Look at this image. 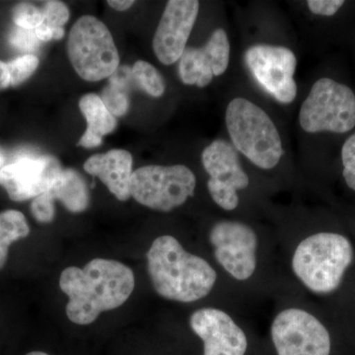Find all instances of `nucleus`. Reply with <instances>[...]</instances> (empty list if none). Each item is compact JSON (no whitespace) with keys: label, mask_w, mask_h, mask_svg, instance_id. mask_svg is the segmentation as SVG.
Instances as JSON below:
<instances>
[{"label":"nucleus","mask_w":355,"mask_h":355,"mask_svg":"<svg viewBox=\"0 0 355 355\" xmlns=\"http://www.w3.org/2000/svg\"><path fill=\"white\" fill-rule=\"evenodd\" d=\"M230 44L221 28L212 33L202 48L189 46L179 60V76L186 85L205 88L214 76H222L227 69Z\"/></svg>","instance_id":"nucleus-15"},{"label":"nucleus","mask_w":355,"mask_h":355,"mask_svg":"<svg viewBox=\"0 0 355 355\" xmlns=\"http://www.w3.org/2000/svg\"><path fill=\"white\" fill-rule=\"evenodd\" d=\"M209 240L219 265L237 280L249 279L257 268L258 237L241 222L220 221L211 228Z\"/></svg>","instance_id":"nucleus-11"},{"label":"nucleus","mask_w":355,"mask_h":355,"mask_svg":"<svg viewBox=\"0 0 355 355\" xmlns=\"http://www.w3.org/2000/svg\"><path fill=\"white\" fill-rule=\"evenodd\" d=\"M40 64V60L32 53L14 58L7 62L10 73L11 86L17 87L30 78L35 73Z\"/></svg>","instance_id":"nucleus-22"},{"label":"nucleus","mask_w":355,"mask_h":355,"mask_svg":"<svg viewBox=\"0 0 355 355\" xmlns=\"http://www.w3.org/2000/svg\"><path fill=\"white\" fill-rule=\"evenodd\" d=\"M109 78V84L102 92V101L114 116H123L130 108L128 81L121 80L113 76Z\"/></svg>","instance_id":"nucleus-21"},{"label":"nucleus","mask_w":355,"mask_h":355,"mask_svg":"<svg viewBox=\"0 0 355 355\" xmlns=\"http://www.w3.org/2000/svg\"><path fill=\"white\" fill-rule=\"evenodd\" d=\"M2 163H3V159H2L1 155H0V169H1Z\"/></svg>","instance_id":"nucleus-33"},{"label":"nucleus","mask_w":355,"mask_h":355,"mask_svg":"<svg viewBox=\"0 0 355 355\" xmlns=\"http://www.w3.org/2000/svg\"><path fill=\"white\" fill-rule=\"evenodd\" d=\"M29 234V223L22 212L15 209L0 212V270L6 265L11 245Z\"/></svg>","instance_id":"nucleus-19"},{"label":"nucleus","mask_w":355,"mask_h":355,"mask_svg":"<svg viewBox=\"0 0 355 355\" xmlns=\"http://www.w3.org/2000/svg\"><path fill=\"white\" fill-rule=\"evenodd\" d=\"M44 23L51 28H64L69 19V9L64 2L51 0L43 7Z\"/></svg>","instance_id":"nucleus-24"},{"label":"nucleus","mask_w":355,"mask_h":355,"mask_svg":"<svg viewBox=\"0 0 355 355\" xmlns=\"http://www.w3.org/2000/svg\"><path fill=\"white\" fill-rule=\"evenodd\" d=\"M26 355H50V354H46V352H29V354H27Z\"/></svg>","instance_id":"nucleus-32"},{"label":"nucleus","mask_w":355,"mask_h":355,"mask_svg":"<svg viewBox=\"0 0 355 355\" xmlns=\"http://www.w3.org/2000/svg\"><path fill=\"white\" fill-rule=\"evenodd\" d=\"M79 109L87 123L78 146L84 148H94L101 146L103 137L116 130V119L110 113L101 97L94 93L84 95L79 101Z\"/></svg>","instance_id":"nucleus-17"},{"label":"nucleus","mask_w":355,"mask_h":355,"mask_svg":"<svg viewBox=\"0 0 355 355\" xmlns=\"http://www.w3.org/2000/svg\"><path fill=\"white\" fill-rule=\"evenodd\" d=\"M202 162L209 175L207 182L210 197L221 209L233 210L239 205L237 191L249 186L237 149L230 142L216 139L203 150Z\"/></svg>","instance_id":"nucleus-10"},{"label":"nucleus","mask_w":355,"mask_h":355,"mask_svg":"<svg viewBox=\"0 0 355 355\" xmlns=\"http://www.w3.org/2000/svg\"><path fill=\"white\" fill-rule=\"evenodd\" d=\"M55 203L46 191L35 198L30 205L33 217L40 223H51L55 217Z\"/></svg>","instance_id":"nucleus-25"},{"label":"nucleus","mask_w":355,"mask_h":355,"mask_svg":"<svg viewBox=\"0 0 355 355\" xmlns=\"http://www.w3.org/2000/svg\"><path fill=\"white\" fill-rule=\"evenodd\" d=\"M12 19L16 26L20 29L36 30L40 25L43 24V10L34 4L22 2L13 7Z\"/></svg>","instance_id":"nucleus-23"},{"label":"nucleus","mask_w":355,"mask_h":355,"mask_svg":"<svg viewBox=\"0 0 355 355\" xmlns=\"http://www.w3.org/2000/svg\"><path fill=\"white\" fill-rule=\"evenodd\" d=\"M147 268L161 297L191 303L209 295L217 279L216 270L200 257L187 252L176 238L163 235L147 252Z\"/></svg>","instance_id":"nucleus-2"},{"label":"nucleus","mask_w":355,"mask_h":355,"mask_svg":"<svg viewBox=\"0 0 355 355\" xmlns=\"http://www.w3.org/2000/svg\"><path fill=\"white\" fill-rule=\"evenodd\" d=\"M53 200H60L72 214L85 211L90 205L87 183L74 169H62L57 181L46 191Z\"/></svg>","instance_id":"nucleus-18"},{"label":"nucleus","mask_w":355,"mask_h":355,"mask_svg":"<svg viewBox=\"0 0 355 355\" xmlns=\"http://www.w3.org/2000/svg\"><path fill=\"white\" fill-rule=\"evenodd\" d=\"M245 62L263 90L282 104H291L297 95L293 76L297 58L282 46L254 44L245 53Z\"/></svg>","instance_id":"nucleus-9"},{"label":"nucleus","mask_w":355,"mask_h":355,"mask_svg":"<svg viewBox=\"0 0 355 355\" xmlns=\"http://www.w3.org/2000/svg\"><path fill=\"white\" fill-rule=\"evenodd\" d=\"M132 156L123 149L95 154L84 163V170L98 177L116 200L127 202L132 197Z\"/></svg>","instance_id":"nucleus-16"},{"label":"nucleus","mask_w":355,"mask_h":355,"mask_svg":"<svg viewBox=\"0 0 355 355\" xmlns=\"http://www.w3.org/2000/svg\"><path fill=\"white\" fill-rule=\"evenodd\" d=\"M135 286L132 268L109 259H93L83 268L69 266L60 277V289L69 298L67 316L80 326L94 323L101 313L125 304Z\"/></svg>","instance_id":"nucleus-1"},{"label":"nucleus","mask_w":355,"mask_h":355,"mask_svg":"<svg viewBox=\"0 0 355 355\" xmlns=\"http://www.w3.org/2000/svg\"><path fill=\"white\" fill-rule=\"evenodd\" d=\"M107 3L114 10L125 11L135 4V1L133 0H110Z\"/></svg>","instance_id":"nucleus-31"},{"label":"nucleus","mask_w":355,"mask_h":355,"mask_svg":"<svg viewBox=\"0 0 355 355\" xmlns=\"http://www.w3.org/2000/svg\"><path fill=\"white\" fill-rule=\"evenodd\" d=\"M342 159L345 183L355 191V132L343 144Z\"/></svg>","instance_id":"nucleus-26"},{"label":"nucleus","mask_w":355,"mask_h":355,"mask_svg":"<svg viewBox=\"0 0 355 355\" xmlns=\"http://www.w3.org/2000/svg\"><path fill=\"white\" fill-rule=\"evenodd\" d=\"M354 260V248L345 236L318 233L296 248L292 268L303 284L315 293L335 291Z\"/></svg>","instance_id":"nucleus-3"},{"label":"nucleus","mask_w":355,"mask_h":355,"mask_svg":"<svg viewBox=\"0 0 355 355\" xmlns=\"http://www.w3.org/2000/svg\"><path fill=\"white\" fill-rule=\"evenodd\" d=\"M9 86H11V79L8 65L0 60V91L6 90Z\"/></svg>","instance_id":"nucleus-30"},{"label":"nucleus","mask_w":355,"mask_h":355,"mask_svg":"<svg viewBox=\"0 0 355 355\" xmlns=\"http://www.w3.org/2000/svg\"><path fill=\"white\" fill-rule=\"evenodd\" d=\"M65 34L64 28H51L44 24L40 25L35 30V35L42 42H50L51 40H60L64 38Z\"/></svg>","instance_id":"nucleus-29"},{"label":"nucleus","mask_w":355,"mask_h":355,"mask_svg":"<svg viewBox=\"0 0 355 355\" xmlns=\"http://www.w3.org/2000/svg\"><path fill=\"white\" fill-rule=\"evenodd\" d=\"M198 9L197 0L167 2L153 44L154 53L161 64H173L182 57L197 21Z\"/></svg>","instance_id":"nucleus-13"},{"label":"nucleus","mask_w":355,"mask_h":355,"mask_svg":"<svg viewBox=\"0 0 355 355\" xmlns=\"http://www.w3.org/2000/svg\"><path fill=\"white\" fill-rule=\"evenodd\" d=\"M299 123L309 133L349 132L355 127L354 91L333 79H319L301 107Z\"/></svg>","instance_id":"nucleus-6"},{"label":"nucleus","mask_w":355,"mask_h":355,"mask_svg":"<svg viewBox=\"0 0 355 355\" xmlns=\"http://www.w3.org/2000/svg\"><path fill=\"white\" fill-rule=\"evenodd\" d=\"M37 39L38 38H37L35 33L33 34L31 31L24 29L18 30V31L14 32L12 35L14 46L23 49V50H32V49H34L37 44Z\"/></svg>","instance_id":"nucleus-28"},{"label":"nucleus","mask_w":355,"mask_h":355,"mask_svg":"<svg viewBox=\"0 0 355 355\" xmlns=\"http://www.w3.org/2000/svg\"><path fill=\"white\" fill-rule=\"evenodd\" d=\"M67 55L76 73L89 83L111 77L120 64L118 49L108 27L91 15L83 16L72 26Z\"/></svg>","instance_id":"nucleus-5"},{"label":"nucleus","mask_w":355,"mask_h":355,"mask_svg":"<svg viewBox=\"0 0 355 355\" xmlns=\"http://www.w3.org/2000/svg\"><path fill=\"white\" fill-rule=\"evenodd\" d=\"M197 179L184 165H149L132 173L130 195L140 205L168 212L193 197Z\"/></svg>","instance_id":"nucleus-7"},{"label":"nucleus","mask_w":355,"mask_h":355,"mask_svg":"<svg viewBox=\"0 0 355 355\" xmlns=\"http://www.w3.org/2000/svg\"><path fill=\"white\" fill-rule=\"evenodd\" d=\"M308 7L312 13L316 15L333 16L340 8H342L345 1L343 0H309Z\"/></svg>","instance_id":"nucleus-27"},{"label":"nucleus","mask_w":355,"mask_h":355,"mask_svg":"<svg viewBox=\"0 0 355 355\" xmlns=\"http://www.w3.org/2000/svg\"><path fill=\"white\" fill-rule=\"evenodd\" d=\"M191 330L203 342V355H245L248 342L242 329L227 313L216 308L196 311Z\"/></svg>","instance_id":"nucleus-14"},{"label":"nucleus","mask_w":355,"mask_h":355,"mask_svg":"<svg viewBox=\"0 0 355 355\" xmlns=\"http://www.w3.org/2000/svg\"><path fill=\"white\" fill-rule=\"evenodd\" d=\"M132 79L144 92L151 97L159 98L164 94L166 84L164 78L161 76L153 64L144 60H137L132 69Z\"/></svg>","instance_id":"nucleus-20"},{"label":"nucleus","mask_w":355,"mask_h":355,"mask_svg":"<svg viewBox=\"0 0 355 355\" xmlns=\"http://www.w3.org/2000/svg\"><path fill=\"white\" fill-rule=\"evenodd\" d=\"M62 171L53 156L21 158L0 169V184L13 202H26L50 190Z\"/></svg>","instance_id":"nucleus-12"},{"label":"nucleus","mask_w":355,"mask_h":355,"mask_svg":"<svg viewBox=\"0 0 355 355\" xmlns=\"http://www.w3.org/2000/svg\"><path fill=\"white\" fill-rule=\"evenodd\" d=\"M272 338L279 355H330V334L317 318L304 310L280 312L272 324Z\"/></svg>","instance_id":"nucleus-8"},{"label":"nucleus","mask_w":355,"mask_h":355,"mask_svg":"<svg viewBox=\"0 0 355 355\" xmlns=\"http://www.w3.org/2000/svg\"><path fill=\"white\" fill-rule=\"evenodd\" d=\"M226 127L232 144L253 164L270 170L284 154L282 139L268 114L244 98H235L226 110Z\"/></svg>","instance_id":"nucleus-4"}]
</instances>
